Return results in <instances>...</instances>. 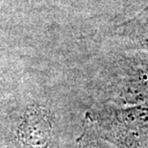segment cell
Returning <instances> with one entry per match:
<instances>
[{"mask_svg":"<svg viewBox=\"0 0 148 148\" xmlns=\"http://www.w3.org/2000/svg\"><path fill=\"white\" fill-rule=\"evenodd\" d=\"M127 96L131 103L148 102V72L138 73L130 80Z\"/></svg>","mask_w":148,"mask_h":148,"instance_id":"2","label":"cell"},{"mask_svg":"<svg viewBox=\"0 0 148 148\" xmlns=\"http://www.w3.org/2000/svg\"><path fill=\"white\" fill-rule=\"evenodd\" d=\"M144 42H145L146 45H148V33H147V36L145 38V40H144Z\"/></svg>","mask_w":148,"mask_h":148,"instance_id":"3","label":"cell"},{"mask_svg":"<svg viewBox=\"0 0 148 148\" xmlns=\"http://www.w3.org/2000/svg\"><path fill=\"white\" fill-rule=\"evenodd\" d=\"M120 120L130 129H148V103L133 106L122 111Z\"/></svg>","mask_w":148,"mask_h":148,"instance_id":"1","label":"cell"}]
</instances>
